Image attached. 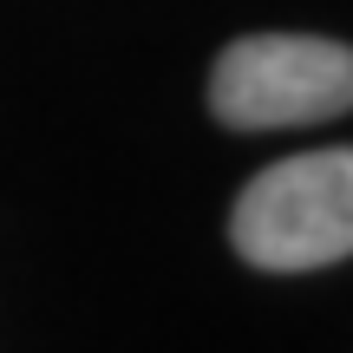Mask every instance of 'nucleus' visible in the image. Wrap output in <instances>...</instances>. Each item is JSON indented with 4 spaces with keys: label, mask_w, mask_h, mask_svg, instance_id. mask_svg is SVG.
<instances>
[{
    "label": "nucleus",
    "mask_w": 353,
    "mask_h": 353,
    "mask_svg": "<svg viewBox=\"0 0 353 353\" xmlns=\"http://www.w3.org/2000/svg\"><path fill=\"white\" fill-rule=\"evenodd\" d=\"M229 249L262 275H307L353 255V151L321 144L255 170L229 210Z\"/></svg>",
    "instance_id": "f257e3e1"
},
{
    "label": "nucleus",
    "mask_w": 353,
    "mask_h": 353,
    "mask_svg": "<svg viewBox=\"0 0 353 353\" xmlns=\"http://www.w3.org/2000/svg\"><path fill=\"white\" fill-rule=\"evenodd\" d=\"M353 52L321 33H242L210 65V118L229 131H301L347 118Z\"/></svg>",
    "instance_id": "f03ea898"
}]
</instances>
